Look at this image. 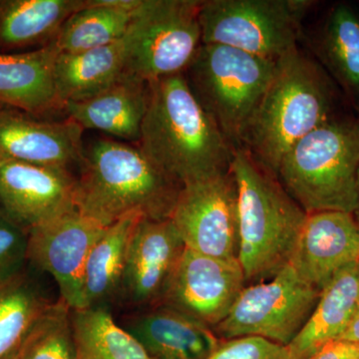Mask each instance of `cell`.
I'll use <instances>...</instances> for the list:
<instances>
[{"label": "cell", "instance_id": "7c38bea8", "mask_svg": "<svg viewBox=\"0 0 359 359\" xmlns=\"http://www.w3.org/2000/svg\"><path fill=\"white\" fill-rule=\"evenodd\" d=\"M106 228L76 209L28 230V261L53 276L72 311L83 308L85 264Z\"/></svg>", "mask_w": 359, "mask_h": 359}, {"label": "cell", "instance_id": "f1b7e54d", "mask_svg": "<svg viewBox=\"0 0 359 359\" xmlns=\"http://www.w3.org/2000/svg\"><path fill=\"white\" fill-rule=\"evenodd\" d=\"M207 359H292L289 347L264 337H241L222 339Z\"/></svg>", "mask_w": 359, "mask_h": 359}, {"label": "cell", "instance_id": "9a60e30c", "mask_svg": "<svg viewBox=\"0 0 359 359\" xmlns=\"http://www.w3.org/2000/svg\"><path fill=\"white\" fill-rule=\"evenodd\" d=\"M359 259V222L349 212L308 214L290 259L302 282L320 290Z\"/></svg>", "mask_w": 359, "mask_h": 359}, {"label": "cell", "instance_id": "e575fe53", "mask_svg": "<svg viewBox=\"0 0 359 359\" xmlns=\"http://www.w3.org/2000/svg\"><path fill=\"white\" fill-rule=\"evenodd\" d=\"M358 125H359V105H358Z\"/></svg>", "mask_w": 359, "mask_h": 359}, {"label": "cell", "instance_id": "1f68e13d", "mask_svg": "<svg viewBox=\"0 0 359 359\" xmlns=\"http://www.w3.org/2000/svg\"><path fill=\"white\" fill-rule=\"evenodd\" d=\"M339 339L349 340V341L359 344V304L354 313L351 323L347 325L346 330Z\"/></svg>", "mask_w": 359, "mask_h": 359}, {"label": "cell", "instance_id": "8992f818", "mask_svg": "<svg viewBox=\"0 0 359 359\" xmlns=\"http://www.w3.org/2000/svg\"><path fill=\"white\" fill-rule=\"evenodd\" d=\"M276 62L219 44H202L184 75L203 109L233 149L268 88Z\"/></svg>", "mask_w": 359, "mask_h": 359}, {"label": "cell", "instance_id": "836d02e7", "mask_svg": "<svg viewBox=\"0 0 359 359\" xmlns=\"http://www.w3.org/2000/svg\"><path fill=\"white\" fill-rule=\"evenodd\" d=\"M6 359H18V349L14 351V353L9 354Z\"/></svg>", "mask_w": 359, "mask_h": 359}, {"label": "cell", "instance_id": "d6986e66", "mask_svg": "<svg viewBox=\"0 0 359 359\" xmlns=\"http://www.w3.org/2000/svg\"><path fill=\"white\" fill-rule=\"evenodd\" d=\"M58 54L53 42L35 50L0 53V105L36 117L65 111L54 79Z\"/></svg>", "mask_w": 359, "mask_h": 359}, {"label": "cell", "instance_id": "d4e9b609", "mask_svg": "<svg viewBox=\"0 0 359 359\" xmlns=\"http://www.w3.org/2000/svg\"><path fill=\"white\" fill-rule=\"evenodd\" d=\"M316 45L320 65L349 96L359 97V14L347 4L332 7Z\"/></svg>", "mask_w": 359, "mask_h": 359}, {"label": "cell", "instance_id": "f546056e", "mask_svg": "<svg viewBox=\"0 0 359 359\" xmlns=\"http://www.w3.org/2000/svg\"><path fill=\"white\" fill-rule=\"evenodd\" d=\"M27 245L28 230L0 209V278L21 271Z\"/></svg>", "mask_w": 359, "mask_h": 359}, {"label": "cell", "instance_id": "3957f363", "mask_svg": "<svg viewBox=\"0 0 359 359\" xmlns=\"http://www.w3.org/2000/svg\"><path fill=\"white\" fill-rule=\"evenodd\" d=\"M334 99V83L325 68L295 49L276 61L273 76L241 147L276 176L285 153L332 119Z\"/></svg>", "mask_w": 359, "mask_h": 359}, {"label": "cell", "instance_id": "2e32d148", "mask_svg": "<svg viewBox=\"0 0 359 359\" xmlns=\"http://www.w3.org/2000/svg\"><path fill=\"white\" fill-rule=\"evenodd\" d=\"M84 129L0 105V159L69 169L83 158Z\"/></svg>", "mask_w": 359, "mask_h": 359}, {"label": "cell", "instance_id": "6da1fadb", "mask_svg": "<svg viewBox=\"0 0 359 359\" xmlns=\"http://www.w3.org/2000/svg\"><path fill=\"white\" fill-rule=\"evenodd\" d=\"M147 111L136 144L180 185L229 173L233 150L203 109L184 73L149 82Z\"/></svg>", "mask_w": 359, "mask_h": 359}, {"label": "cell", "instance_id": "7402d4cb", "mask_svg": "<svg viewBox=\"0 0 359 359\" xmlns=\"http://www.w3.org/2000/svg\"><path fill=\"white\" fill-rule=\"evenodd\" d=\"M86 0H0V53L42 48Z\"/></svg>", "mask_w": 359, "mask_h": 359}, {"label": "cell", "instance_id": "4fadbf2b", "mask_svg": "<svg viewBox=\"0 0 359 359\" xmlns=\"http://www.w3.org/2000/svg\"><path fill=\"white\" fill-rule=\"evenodd\" d=\"M69 169L0 159V209L26 230L76 210Z\"/></svg>", "mask_w": 359, "mask_h": 359}, {"label": "cell", "instance_id": "8fae6325", "mask_svg": "<svg viewBox=\"0 0 359 359\" xmlns=\"http://www.w3.org/2000/svg\"><path fill=\"white\" fill-rule=\"evenodd\" d=\"M247 287L238 259H219L186 248L159 304L214 330Z\"/></svg>", "mask_w": 359, "mask_h": 359}, {"label": "cell", "instance_id": "9c48e42d", "mask_svg": "<svg viewBox=\"0 0 359 359\" xmlns=\"http://www.w3.org/2000/svg\"><path fill=\"white\" fill-rule=\"evenodd\" d=\"M320 295L287 264L271 280L247 285L212 330L221 339L252 335L287 346L306 325Z\"/></svg>", "mask_w": 359, "mask_h": 359}, {"label": "cell", "instance_id": "ac0fdd59", "mask_svg": "<svg viewBox=\"0 0 359 359\" xmlns=\"http://www.w3.org/2000/svg\"><path fill=\"white\" fill-rule=\"evenodd\" d=\"M149 95L148 82L124 73L95 95L65 103V111L84 130H97L118 140L137 144Z\"/></svg>", "mask_w": 359, "mask_h": 359}, {"label": "cell", "instance_id": "277c9868", "mask_svg": "<svg viewBox=\"0 0 359 359\" xmlns=\"http://www.w3.org/2000/svg\"><path fill=\"white\" fill-rule=\"evenodd\" d=\"M231 171L238 195V259L247 285L266 282L289 264L308 214L244 148L233 150Z\"/></svg>", "mask_w": 359, "mask_h": 359}, {"label": "cell", "instance_id": "cb8c5ba5", "mask_svg": "<svg viewBox=\"0 0 359 359\" xmlns=\"http://www.w3.org/2000/svg\"><path fill=\"white\" fill-rule=\"evenodd\" d=\"M143 217H125L104 230L92 247L82 278L83 308L104 306L119 295L130 243Z\"/></svg>", "mask_w": 359, "mask_h": 359}, {"label": "cell", "instance_id": "d6a6232c", "mask_svg": "<svg viewBox=\"0 0 359 359\" xmlns=\"http://www.w3.org/2000/svg\"><path fill=\"white\" fill-rule=\"evenodd\" d=\"M355 217L359 222V170H358V209H356Z\"/></svg>", "mask_w": 359, "mask_h": 359}, {"label": "cell", "instance_id": "5b68a950", "mask_svg": "<svg viewBox=\"0 0 359 359\" xmlns=\"http://www.w3.org/2000/svg\"><path fill=\"white\" fill-rule=\"evenodd\" d=\"M358 170V123L332 118L285 153L276 178L306 214H355Z\"/></svg>", "mask_w": 359, "mask_h": 359}, {"label": "cell", "instance_id": "ffe728a7", "mask_svg": "<svg viewBox=\"0 0 359 359\" xmlns=\"http://www.w3.org/2000/svg\"><path fill=\"white\" fill-rule=\"evenodd\" d=\"M133 39L134 20L125 36L113 43L78 53H59L54 79L63 106L95 95L119 79L126 71Z\"/></svg>", "mask_w": 359, "mask_h": 359}, {"label": "cell", "instance_id": "30bf717a", "mask_svg": "<svg viewBox=\"0 0 359 359\" xmlns=\"http://www.w3.org/2000/svg\"><path fill=\"white\" fill-rule=\"evenodd\" d=\"M170 219L188 249L238 259V195L231 171L182 186Z\"/></svg>", "mask_w": 359, "mask_h": 359}, {"label": "cell", "instance_id": "4dcf8cb0", "mask_svg": "<svg viewBox=\"0 0 359 359\" xmlns=\"http://www.w3.org/2000/svg\"><path fill=\"white\" fill-rule=\"evenodd\" d=\"M306 359H359V344L344 339L332 340Z\"/></svg>", "mask_w": 359, "mask_h": 359}, {"label": "cell", "instance_id": "603a6c76", "mask_svg": "<svg viewBox=\"0 0 359 359\" xmlns=\"http://www.w3.org/2000/svg\"><path fill=\"white\" fill-rule=\"evenodd\" d=\"M143 0H86L61 26L59 53H78L113 43L128 32Z\"/></svg>", "mask_w": 359, "mask_h": 359}, {"label": "cell", "instance_id": "52a82bcc", "mask_svg": "<svg viewBox=\"0 0 359 359\" xmlns=\"http://www.w3.org/2000/svg\"><path fill=\"white\" fill-rule=\"evenodd\" d=\"M311 0H205L202 44H219L271 61L297 48Z\"/></svg>", "mask_w": 359, "mask_h": 359}, {"label": "cell", "instance_id": "e0dca14e", "mask_svg": "<svg viewBox=\"0 0 359 359\" xmlns=\"http://www.w3.org/2000/svg\"><path fill=\"white\" fill-rule=\"evenodd\" d=\"M121 327L152 359H207L222 341L211 327L164 304L127 316Z\"/></svg>", "mask_w": 359, "mask_h": 359}, {"label": "cell", "instance_id": "44dd1931", "mask_svg": "<svg viewBox=\"0 0 359 359\" xmlns=\"http://www.w3.org/2000/svg\"><path fill=\"white\" fill-rule=\"evenodd\" d=\"M359 304V259L341 269L323 287L306 325L287 346L292 359H306L339 339Z\"/></svg>", "mask_w": 359, "mask_h": 359}, {"label": "cell", "instance_id": "5bb4252c", "mask_svg": "<svg viewBox=\"0 0 359 359\" xmlns=\"http://www.w3.org/2000/svg\"><path fill=\"white\" fill-rule=\"evenodd\" d=\"M186 245L171 219L142 218L130 243L119 294L138 308L159 304Z\"/></svg>", "mask_w": 359, "mask_h": 359}, {"label": "cell", "instance_id": "484cf974", "mask_svg": "<svg viewBox=\"0 0 359 359\" xmlns=\"http://www.w3.org/2000/svg\"><path fill=\"white\" fill-rule=\"evenodd\" d=\"M77 359H152L105 306L71 311Z\"/></svg>", "mask_w": 359, "mask_h": 359}, {"label": "cell", "instance_id": "7a4b0ae2", "mask_svg": "<svg viewBox=\"0 0 359 359\" xmlns=\"http://www.w3.org/2000/svg\"><path fill=\"white\" fill-rule=\"evenodd\" d=\"M76 179V209L103 226L125 217L170 219L182 185L138 146L98 139L84 149Z\"/></svg>", "mask_w": 359, "mask_h": 359}, {"label": "cell", "instance_id": "83f0119b", "mask_svg": "<svg viewBox=\"0 0 359 359\" xmlns=\"http://www.w3.org/2000/svg\"><path fill=\"white\" fill-rule=\"evenodd\" d=\"M71 309L65 302L49 304L18 348V359H77Z\"/></svg>", "mask_w": 359, "mask_h": 359}, {"label": "cell", "instance_id": "ba28073f", "mask_svg": "<svg viewBox=\"0 0 359 359\" xmlns=\"http://www.w3.org/2000/svg\"><path fill=\"white\" fill-rule=\"evenodd\" d=\"M201 0H143L125 73L146 82L184 73L202 45Z\"/></svg>", "mask_w": 359, "mask_h": 359}, {"label": "cell", "instance_id": "4316f807", "mask_svg": "<svg viewBox=\"0 0 359 359\" xmlns=\"http://www.w3.org/2000/svg\"><path fill=\"white\" fill-rule=\"evenodd\" d=\"M48 306L22 271L0 278V359L20 348L33 323Z\"/></svg>", "mask_w": 359, "mask_h": 359}]
</instances>
